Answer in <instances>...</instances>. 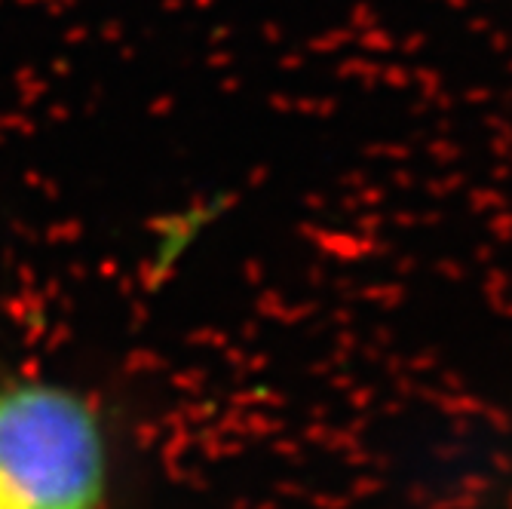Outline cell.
<instances>
[{"label":"cell","mask_w":512,"mask_h":509,"mask_svg":"<svg viewBox=\"0 0 512 509\" xmlns=\"http://www.w3.org/2000/svg\"><path fill=\"white\" fill-rule=\"evenodd\" d=\"M111 439L83 390L0 378V509H105Z\"/></svg>","instance_id":"6da1fadb"}]
</instances>
